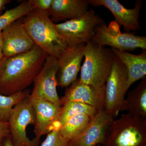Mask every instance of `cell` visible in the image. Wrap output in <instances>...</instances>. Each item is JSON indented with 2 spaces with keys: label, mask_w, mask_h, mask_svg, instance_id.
Segmentation results:
<instances>
[{
  "label": "cell",
  "mask_w": 146,
  "mask_h": 146,
  "mask_svg": "<svg viewBox=\"0 0 146 146\" xmlns=\"http://www.w3.org/2000/svg\"><path fill=\"white\" fill-rule=\"evenodd\" d=\"M48 56L35 46L27 52L6 58L0 73V94L9 96L27 89Z\"/></svg>",
  "instance_id": "6da1fadb"
},
{
  "label": "cell",
  "mask_w": 146,
  "mask_h": 146,
  "mask_svg": "<svg viewBox=\"0 0 146 146\" xmlns=\"http://www.w3.org/2000/svg\"><path fill=\"white\" fill-rule=\"evenodd\" d=\"M23 21L35 46L49 56L58 58L68 48L48 12L34 9L24 16Z\"/></svg>",
  "instance_id": "7a4b0ae2"
},
{
  "label": "cell",
  "mask_w": 146,
  "mask_h": 146,
  "mask_svg": "<svg viewBox=\"0 0 146 146\" xmlns=\"http://www.w3.org/2000/svg\"><path fill=\"white\" fill-rule=\"evenodd\" d=\"M116 56L112 50L92 41L86 44L79 81L97 88L105 86Z\"/></svg>",
  "instance_id": "3957f363"
},
{
  "label": "cell",
  "mask_w": 146,
  "mask_h": 146,
  "mask_svg": "<svg viewBox=\"0 0 146 146\" xmlns=\"http://www.w3.org/2000/svg\"><path fill=\"white\" fill-rule=\"evenodd\" d=\"M104 146H146V119L128 113L113 120Z\"/></svg>",
  "instance_id": "277c9868"
},
{
  "label": "cell",
  "mask_w": 146,
  "mask_h": 146,
  "mask_svg": "<svg viewBox=\"0 0 146 146\" xmlns=\"http://www.w3.org/2000/svg\"><path fill=\"white\" fill-rule=\"evenodd\" d=\"M104 23V21L91 9L81 17L55 24V27L68 46L72 47L86 44L92 41L96 28Z\"/></svg>",
  "instance_id": "5b68a950"
},
{
  "label": "cell",
  "mask_w": 146,
  "mask_h": 146,
  "mask_svg": "<svg viewBox=\"0 0 146 146\" xmlns=\"http://www.w3.org/2000/svg\"><path fill=\"white\" fill-rule=\"evenodd\" d=\"M119 25L112 21L107 26L105 23L96 27L92 42L97 44L122 51H133L136 49L146 50V37L139 36L130 33H121Z\"/></svg>",
  "instance_id": "8992f818"
},
{
  "label": "cell",
  "mask_w": 146,
  "mask_h": 146,
  "mask_svg": "<svg viewBox=\"0 0 146 146\" xmlns=\"http://www.w3.org/2000/svg\"><path fill=\"white\" fill-rule=\"evenodd\" d=\"M29 96L13 107L8 121L10 136L15 146H38L40 141L35 138L30 140L27 135V127L35 125L36 122L35 112Z\"/></svg>",
  "instance_id": "52a82bcc"
},
{
  "label": "cell",
  "mask_w": 146,
  "mask_h": 146,
  "mask_svg": "<svg viewBox=\"0 0 146 146\" xmlns=\"http://www.w3.org/2000/svg\"><path fill=\"white\" fill-rule=\"evenodd\" d=\"M127 80L125 66L116 56L105 84V110L113 117L119 113L128 90Z\"/></svg>",
  "instance_id": "ba28073f"
},
{
  "label": "cell",
  "mask_w": 146,
  "mask_h": 146,
  "mask_svg": "<svg viewBox=\"0 0 146 146\" xmlns=\"http://www.w3.org/2000/svg\"><path fill=\"white\" fill-rule=\"evenodd\" d=\"M58 70L57 58L48 56L41 70L34 79V87L30 95L61 106L56 89Z\"/></svg>",
  "instance_id": "9c48e42d"
},
{
  "label": "cell",
  "mask_w": 146,
  "mask_h": 146,
  "mask_svg": "<svg viewBox=\"0 0 146 146\" xmlns=\"http://www.w3.org/2000/svg\"><path fill=\"white\" fill-rule=\"evenodd\" d=\"M2 34L3 52L5 58L27 52L35 46L27 32L22 18L6 27Z\"/></svg>",
  "instance_id": "30bf717a"
},
{
  "label": "cell",
  "mask_w": 146,
  "mask_h": 146,
  "mask_svg": "<svg viewBox=\"0 0 146 146\" xmlns=\"http://www.w3.org/2000/svg\"><path fill=\"white\" fill-rule=\"evenodd\" d=\"M85 44L68 47L57 58V86L68 87L77 80L84 57Z\"/></svg>",
  "instance_id": "8fae6325"
},
{
  "label": "cell",
  "mask_w": 146,
  "mask_h": 146,
  "mask_svg": "<svg viewBox=\"0 0 146 146\" xmlns=\"http://www.w3.org/2000/svg\"><path fill=\"white\" fill-rule=\"evenodd\" d=\"M34 108L36 117L34 133L35 138L40 140L43 135L48 134L56 129H60L59 117L62 106L44 100L29 96Z\"/></svg>",
  "instance_id": "7c38bea8"
},
{
  "label": "cell",
  "mask_w": 146,
  "mask_h": 146,
  "mask_svg": "<svg viewBox=\"0 0 146 146\" xmlns=\"http://www.w3.org/2000/svg\"><path fill=\"white\" fill-rule=\"evenodd\" d=\"M61 106L69 102L83 103L96 108L98 111L105 109V86L100 88L81 83L77 79L65 91L60 98Z\"/></svg>",
  "instance_id": "4fadbf2b"
},
{
  "label": "cell",
  "mask_w": 146,
  "mask_h": 146,
  "mask_svg": "<svg viewBox=\"0 0 146 146\" xmlns=\"http://www.w3.org/2000/svg\"><path fill=\"white\" fill-rule=\"evenodd\" d=\"M89 4L94 7L104 6L109 9L115 17V22L122 26L127 33L136 31L141 29L139 15L143 2L136 1L133 9L126 8L117 0H88Z\"/></svg>",
  "instance_id": "5bb4252c"
},
{
  "label": "cell",
  "mask_w": 146,
  "mask_h": 146,
  "mask_svg": "<svg viewBox=\"0 0 146 146\" xmlns=\"http://www.w3.org/2000/svg\"><path fill=\"white\" fill-rule=\"evenodd\" d=\"M113 118L105 109L99 110L83 132L69 143V146L104 145L108 128Z\"/></svg>",
  "instance_id": "9a60e30c"
},
{
  "label": "cell",
  "mask_w": 146,
  "mask_h": 146,
  "mask_svg": "<svg viewBox=\"0 0 146 146\" xmlns=\"http://www.w3.org/2000/svg\"><path fill=\"white\" fill-rule=\"evenodd\" d=\"M88 0H53L48 14L54 23L83 16L89 10Z\"/></svg>",
  "instance_id": "2e32d148"
},
{
  "label": "cell",
  "mask_w": 146,
  "mask_h": 146,
  "mask_svg": "<svg viewBox=\"0 0 146 146\" xmlns=\"http://www.w3.org/2000/svg\"><path fill=\"white\" fill-rule=\"evenodd\" d=\"M115 55L125 66L127 72V89L134 82L146 76V50L139 54H133L127 52L111 49Z\"/></svg>",
  "instance_id": "e0dca14e"
},
{
  "label": "cell",
  "mask_w": 146,
  "mask_h": 146,
  "mask_svg": "<svg viewBox=\"0 0 146 146\" xmlns=\"http://www.w3.org/2000/svg\"><path fill=\"white\" fill-rule=\"evenodd\" d=\"M123 110L133 116L146 119V76L136 88L129 92L120 108V112Z\"/></svg>",
  "instance_id": "ac0fdd59"
},
{
  "label": "cell",
  "mask_w": 146,
  "mask_h": 146,
  "mask_svg": "<svg viewBox=\"0 0 146 146\" xmlns=\"http://www.w3.org/2000/svg\"><path fill=\"white\" fill-rule=\"evenodd\" d=\"M93 118L83 115L72 117L60 127V135L70 143L83 132Z\"/></svg>",
  "instance_id": "d6986e66"
},
{
  "label": "cell",
  "mask_w": 146,
  "mask_h": 146,
  "mask_svg": "<svg viewBox=\"0 0 146 146\" xmlns=\"http://www.w3.org/2000/svg\"><path fill=\"white\" fill-rule=\"evenodd\" d=\"M98 112V111L96 108L83 103L74 101L68 102L62 106L58 122L61 127L73 117L83 115L94 118Z\"/></svg>",
  "instance_id": "ffe728a7"
},
{
  "label": "cell",
  "mask_w": 146,
  "mask_h": 146,
  "mask_svg": "<svg viewBox=\"0 0 146 146\" xmlns=\"http://www.w3.org/2000/svg\"><path fill=\"white\" fill-rule=\"evenodd\" d=\"M35 9L29 1L22 2L16 7L7 10L0 16V32L14 21L23 18L24 16Z\"/></svg>",
  "instance_id": "44dd1931"
},
{
  "label": "cell",
  "mask_w": 146,
  "mask_h": 146,
  "mask_svg": "<svg viewBox=\"0 0 146 146\" xmlns=\"http://www.w3.org/2000/svg\"><path fill=\"white\" fill-rule=\"evenodd\" d=\"M30 94L29 90L26 89L9 96L0 94V120L8 122L13 107Z\"/></svg>",
  "instance_id": "7402d4cb"
},
{
  "label": "cell",
  "mask_w": 146,
  "mask_h": 146,
  "mask_svg": "<svg viewBox=\"0 0 146 146\" xmlns=\"http://www.w3.org/2000/svg\"><path fill=\"white\" fill-rule=\"evenodd\" d=\"M69 143L60 135L59 129H56L47 134L40 146H69Z\"/></svg>",
  "instance_id": "603a6c76"
},
{
  "label": "cell",
  "mask_w": 146,
  "mask_h": 146,
  "mask_svg": "<svg viewBox=\"0 0 146 146\" xmlns=\"http://www.w3.org/2000/svg\"><path fill=\"white\" fill-rule=\"evenodd\" d=\"M32 5L36 9L48 12L49 11L53 2V0H29Z\"/></svg>",
  "instance_id": "cb8c5ba5"
},
{
  "label": "cell",
  "mask_w": 146,
  "mask_h": 146,
  "mask_svg": "<svg viewBox=\"0 0 146 146\" xmlns=\"http://www.w3.org/2000/svg\"><path fill=\"white\" fill-rule=\"evenodd\" d=\"M10 135L8 122L0 120V146H4L5 141Z\"/></svg>",
  "instance_id": "d4e9b609"
},
{
  "label": "cell",
  "mask_w": 146,
  "mask_h": 146,
  "mask_svg": "<svg viewBox=\"0 0 146 146\" xmlns=\"http://www.w3.org/2000/svg\"><path fill=\"white\" fill-rule=\"evenodd\" d=\"M11 2L10 0H0V16L2 15L3 11L4 9L5 5Z\"/></svg>",
  "instance_id": "484cf974"
},
{
  "label": "cell",
  "mask_w": 146,
  "mask_h": 146,
  "mask_svg": "<svg viewBox=\"0 0 146 146\" xmlns=\"http://www.w3.org/2000/svg\"><path fill=\"white\" fill-rule=\"evenodd\" d=\"M3 49L2 31L0 32V60L4 58Z\"/></svg>",
  "instance_id": "4316f807"
},
{
  "label": "cell",
  "mask_w": 146,
  "mask_h": 146,
  "mask_svg": "<svg viewBox=\"0 0 146 146\" xmlns=\"http://www.w3.org/2000/svg\"><path fill=\"white\" fill-rule=\"evenodd\" d=\"M4 146H15L13 145L12 143V140H11V137L10 135L8 136L5 141L4 143Z\"/></svg>",
  "instance_id": "83f0119b"
},
{
  "label": "cell",
  "mask_w": 146,
  "mask_h": 146,
  "mask_svg": "<svg viewBox=\"0 0 146 146\" xmlns=\"http://www.w3.org/2000/svg\"><path fill=\"white\" fill-rule=\"evenodd\" d=\"M6 58H3L2 60H0V73H1V72L2 70L4 63L5 61Z\"/></svg>",
  "instance_id": "f1b7e54d"
},
{
  "label": "cell",
  "mask_w": 146,
  "mask_h": 146,
  "mask_svg": "<svg viewBox=\"0 0 146 146\" xmlns=\"http://www.w3.org/2000/svg\"><path fill=\"white\" fill-rule=\"evenodd\" d=\"M96 146H104L102 145H97Z\"/></svg>",
  "instance_id": "f546056e"
}]
</instances>
